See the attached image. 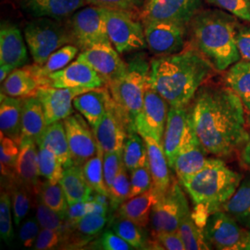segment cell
Masks as SVG:
<instances>
[{
	"mask_svg": "<svg viewBox=\"0 0 250 250\" xmlns=\"http://www.w3.org/2000/svg\"><path fill=\"white\" fill-rule=\"evenodd\" d=\"M129 170L125 165L118 173L112 185L108 188V195L112 201V211H115L125 201L130 198L131 180L128 175Z\"/></svg>",
	"mask_w": 250,
	"mask_h": 250,
	"instance_id": "ee69618b",
	"label": "cell"
},
{
	"mask_svg": "<svg viewBox=\"0 0 250 250\" xmlns=\"http://www.w3.org/2000/svg\"><path fill=\"white\" fill-rule=\"evenodd\" d=\"M178 232L187 250H208L211 249L206 238L203 228L196 224L191 214L188 215L180 224Z\"/></svg>",
	"mask_w": 250,
	"mask_h": 250,
	"instance_id": "ab89813d",
	"label": "cell"
},
{
	"mask_svg": "<svg viewBox=\"0 0 250 250\" xmlns=\"http://www.w3.org/2000/svg\"><path fill=\"white\" fill-rule=\"evenodd\" d=\"M23 99L12 98L1 93L0 96V130L1 134L21 142V111Z\"/></svg>",
	"mask_w": 250,
	"mask_h": 250,
	"instance_id": "f1b7e54d",
	"label": "cell"
},
{
	"mask_svg": "<svg viewBox=\"0 0 250 250\" xmlns=\"http://www.w3.org/2000/svg\"><path fill=\"white\" fill-rule=\"evenodd\" d=\"M169 109V103L146 83L142 111L134 123L136 131L140 134L150 135L158 142L163 144Z\"/></svg>",
	"mask_w": 250,
	"mask_h": 250,
	"instance_id": "9a60e30c",
	"label": "cell"
},
{
	"mask_svg": "<svg viewBox=\"0 0 250 250\" xmlns=\"http://www.w3.org/2000/svg\"><path fill=\"white\" fill-rule=\"evenodd\" d=\"M60 185L62 188L69 205L81 201H88L90 196L94 192L85 181L82 166L77 165L64 169Z\"/></svg>",
	"mask_w": 250,
	"mask_h": 250,
	"instance_id": "d6a6232c",
	"label": "cell"
},
{
	"mask_svg": "<svg viewBox=\"0 0 250 250\" xmlns=\"http://www.w3.org/2000/svg\"><path fill=\"white\" fill-rule=\"evenodd\" d=\"M6 188L9 189L11 196L14 223L19 226L29 213L32 208L33 198L35 197L28 189L16 184L12 180H8V186H6Z\"/></svg>",
	"mask_w": 250,
	"mask_h": 250,
	"instance_id": "f35d334b",
	"label": "cell"
},
{
	"mask_svg": "<svg viewBox=\"0 0 250 250\" xmlns=\"http://www.w3.org/2000/svg\"><path fill=\"white\" fill-rule=\"evenodd\" d=\"M161 196L155 188H152L145 193L127 199L118 208L116 214L145 228L150 223L152 208Z\"/></svg>",
	"mask_w": 250,
	"mask_h": 250,
	"instance_id": "4316f807",
	"label": "cell"
},
{
	"mask_svg": "<svg viewBox=\"0 0 250 250\" xmlns=\"http://www.w3.org/2000/svg\"><path fill=\"white\" fill-rule=\"evenodd\" d=\"M24 37L34 62L45 64L51 54L63 45L72 44V33L68 22L50 18H36L24 28Z\"/></svg>",
	"mask_w": 250,
	"mask_h": 250,
	"instance_id": "8992f818",
	"label": "cell"
},
{
	"mask_svg": "<svg viewBox=\"0 0 250 250\" xmlns=\"http://www.w3.org/2000/svg\"><path fill=\"white\" fill-rule=\"evenodd\" d=\"M103 158L104 151L99 145L97 154L84 162L82 165V169L87 185L93 191L108 194V189L104 179Z\"/></svg>",
	"mask_w": 250,
	"mask_h": 250,
	"instance_id": "74e56055",
	"label": "cell"
},
{
	"mask_svg": "<svg viewBox=\"0 0 250 250\" xmlns=\"http://www.w3.org/2000/svg\"><path fill=\"white\" fill-rule=\"evenodd\" d=\"M88 201H96L105 206L109 211H112V201L108 194L105 193H99V192H93V194L90 196Z\"/></svg>",
	"mask_w": 250,
	"mask_h": 250,
	"instance_id": "680465c9",
	"label": "cell"
},
{
	"mask_svg": "<svg viewBox=\"0 0 250 250\" xmlns=\"http://www.w3.org/2000/svg\"><path fill=\"white\" fill-rule=\"evenodd\" d=\"M73 45L82 51L99 45H112L107 35L105 9L85 6L67 19Z\"/></svg>",
	"mask_w": 250,
	"mask_h": 250,
	"instance_id": "ba28073f",
	"label": "cell"
},
{
	"mask_svg": "<svg viewBox=\"0 0 250 250\" xmlns=\"http://www.w3.org/2000/svg\"><path fill=\"white\" fill-rule=\"evenodd\" d=\"M93 249L103 250H134L125 239L119 236L113 231L103 232L94 245Z\"/></svg>",
	"mask_w": 250,
	"mask_h": 250,
	"instance_id": "f5cc1de1",
	"label": "cell"
},
{
	"mask_svg": "<svg viewBox=\"0 0 250 250\" xmlns=\"http://www.w3.org/2000/svg\"><path fill=\"white\" fill-rule=\"evenodd\" d=\"M124 165V150L104 153L103 169L104 179L107 189L110 188L114 179L116 178L118 173Z\"/></svg>",
	"mask_w": 250,
	"mask_h": 250,
	"instance_id": "f907efd6",
	"label": "cell"
},
{
	"mask_svg": "<svg viewBox=\"0 0 250 250\" xmlns=\"http://www.w3.org/2000/svg\"><path fill=\"white\" fill-rule=\"evenodd\" d=\"M241 161L244 166L250 170V132L249 140L242 147Z\"/></svg>",
	"mask_w": 250,
	"mask_h": 250,
	"instance_id": "91938a15",
	"label": "cell"
},
{
	"mask_svg": "<svg viewBox=\"0 0 250 250\" xmlns=\"http://www.w3.org/2000/svg\"><path fill=\"white\" fill-rule=\"evenodd\" d=\"M11 196L7 188H2L0 197V235L1 239L10 245L14 238L11 220Z\"/></svg>",
	"mask_w": 250,
	"mask_h": 250,
	"instance_id": "f6af8a7d",
	"label": "cell"
},
{
	"mask_svg": "<svg viewBox=\"0 0 250 250\" xmlns=\"http://www.w3.org/2000/svg\"><path fill=\"white\" fill-rule=\"evenodd\" d=\"M40 82L35 74L24 66L17 68L1 83V93L12 97L25 99L36 96V91L40 86Z\"/></svg>",
	"mask_w": 250,
	"mask_h": 250,
	"instance_id": "f546056e",
	"label": "cell"
},
{
	"mask_svg": "<svg viewBox=\"0 0 250 250\" xmlns=\"http://www.w3.org/2000/svg\"><path fill=\"white\" fill-rule=\"evenodd\" d=\"M39 170L42 177L51 184H59L64 172L62 161L54 152L43 146H38Z\"/></svg>",
	"mask_w": 250,
	"mask_h": 250,
	"instance_id": "b9f144b4",
	"label": "cell"
},
{
	"mask_svg": "<svg viewBox=\"0 0 250 250\" xmlns=\"http://www.w3.org/2000/svg\"><path fill=\"white\" fill-rule=\"evenodd\" d=\"M124 163L130 172L148 164L147 149L143 136L136 130L128 133L124 146Z\"/></svg>",
	"mask_w": 250,
	"mask_h": 250,
	"instance_id": "8d00e7d4",
	"label": "cell"
},
{
	"mask_svg": "<svg viewBox=\"0 0 250 250\" xmlns=\"http://www.w3.org/2000/svg\"><path fill=\"white\" fill-rule=\"evenodd\" d=\"M191 212L181 185L177 181H172L170 188L152 208L149 223L151 232H176L180 224Z\"/></svg>",
	"mask_w": 250,
	"mask_h": 250,
	"instance_id": "9c48e42d",
	"label": "cell"
},
{
	"mask_svg": "<svg viewBox=\"0 0 250 250\" xmlns=\"http://www.w3.org/2000/svg\"><path fill=\"white\" fill-rule=\"evenodd\" d=\"M47 127L41 101L36 96L23 99L21 111V138H31L36 144Z\"/></svg>",
	"mask_w": 250,
	"mask_h": 250,
	"instance_id": "83f0119b",
	"label": "cell"
},
{
	"mask_svg": "<svg viewBox=\"0 0 250 250\" xmlns=\"http://www.w3.org/2000/svg\"><path fill=\"white\" fill-rule=\"evenodd\" d=\"M41 85L57 88H101L106 82L87 63L76 60L60 71L48 74L41 81Z\"/></svg>",
	"mask_w": 250,
	"mask_h": 250,
	"instance_id": "e0dca14e",
	"label": "cell"
},
{
	"mask_svg": "<svg viewBox=\"0 0 250 250\" xmlns=\"http://www.w3.org/2000/svg\"><path fill=\"white\" fill-rule=\"evenodd\" d=\"M28 62L26 45L21 30L9 21H2L0 27V64L15 69Z\"/></svg>",
	"mask_w": 250,
	"mask_h": 250,
	"instance_id": "7402d4cb",
	"label": "cell"
},
{
	"mask_svg": "<svg viewBox=\"0 0 250 250\" xmlns=\"http://www.w3.org/2000/svg\"><path fill=\"white\" fill-rule=\"evenodd\" d=\"M79 52V47L72 44L63 45L62 47L56 50L54 53L49 56L47 61L43 65H29L28 68L37 77L40 82L52 72L60 71L72 62ZM41 86V85H40Z\"/></svg>",
	"mask_w": 250,
	"mask_h": 250,
	"instance_id": "e575fe53",
	"label": "cell"
},
{
	"mask_svg": "<svg viewBox=\"0 0 250 250\" xmlns=\"http://www.w3.org/2000/svg\"><path fill=\"white\" fill-rule=\"evenodd\" d=\"M87 214H90L89 201H81L69 205L66 213V220L68 223H73Z\"/></svg>",
	"mask_w": 250,
	"mask_h": 250,
	"instance_id": "6f0895ef",
	"label": "cell"
},
{
	"mask_svg": "<svg viewBox=\"0 0 250 250\" xmlns=\"http://www.w3.org/2000/svg\"><path fill=\"white\" fill-rule=\"evenodd\" d=\"M133 129L136 130L111 98L104 116L93 128V132L97 142L106 153L124 150L128 133Z\"/></svg>",
	"mask_w": 250,
	"mask_h": 250,
	"instance_id": "8fae6325",
	"label": "cell"
},
{
	"mask_svg": "<svg viewBox=\"0 0 250 250\" xmlns=\"http://www.w3.org/2000/svg\"><path fill=\"white\" fill-rule=\"evenodd\" d=\"M241 21L250 22V0H204Z\"/></svg>",
	"mask_w": 250,
	"mask_h": 250,
	"instance_id": "c3c4849f",
	"label": "cell"
},
{
	"mask_svg": "<svg viewBox=\"0 0 250 250\" xmlns=\"http://www.w3.org/2000/svg\"><path fill=\"white\" fill-rule=\"evenodd\" d=\"M225 85L241 99L245 110L250 114V61L241 59L226 70Z\"/></svg>",
	"mask_w": 250,
	"mask_h": 250,
	"instance_id": "1f68e13d",
	"label": "cell"
},
{
	"mask_svg": "<svg viewBox=\"0 0 250 250\" xmlns=\"http://www.w3.org/2000/svg\"><path fill=\"white\" fill-rule=\"evenodd\" d=\"M110 99L111 96L107 86L94 88L73 99V107L87 121L90 126L94 128L104 116Z\"/></svg>",
	"mask_w": 250,
	"mask_h": 250,
	"instance_id": "484cf974",
	"label": "cell"
},
{
	"mask_svg": "<svg viewBox=\"0 0 250 250\" xmlns=\"http://www.w3.org/2000/svg\"><path fill=\"white\" fill-rule=\"evenodd\" d=\"M90 5L107 9L125 10L140 14L146 0H87Z\"/></svg>",
	"mask_w": 250,
	"mask_h": 250,
	"instance_id": "816d5d0a",
	"label": "cell"
},
{
	"mask_svg": "<svg viewBox=\"0 0 250 250\" xmlns=\"http://www.w3.org/2000/svg\"><path fill=\"white\" fill-rule=\"evenodd\" d=\"M77 60L87 63L103 78L107 85L124 76L128 69V64L122 60L112 45H96L83 50Z\"/></svg>",
	"mask_w": 250,
	"mask_h": 250,
	"instance_id": "ac0fdd59",
	"label": "cell"
},
{
	"mask_svg": "<svg viewBox=\"0 0 250 250\" xmlns=\"http://www.w3.org/2000/svg\"><path fill=\"white\" fill-rule=\"evenodd\" d=\"M207 153L208 152L200 143L197 136L185 144L179 151L173 166V170H175L179 180L197 173L214 161V159H208Z\"/></svg>",
	"mask_w": 250,
	"mask_h": 250,
	"instance_id": "d4e9b609",
	"label": "cell"
},
{
	"mask_svg": "<svg viewBox=\"0 0 250 250\" xmlns=\"http://www.w3.org/2000/svg\"><path fill=\"white\" fill-rule=\"evenodd\" d=\"M202 0H146L139 16L143 23L170 21L189 26Z\"/></svg>",
	"mask_w": 250,
	"mask_h": 250,
	"instance_id": "5bb4252c",
	"label": "cell"
},
{
	"mask_svg": "<svg viewBox=\"0 0 250 250\" xmlns=\"http://www.w3.org/2000/svg\"><path fill=\"white\" fill-rule=\"evenodd\" d=\"M110 228L125 239L134 250H148V238L143 232V227L120 215H114Z\"/></svg>",
	"mask_w": 250,
	"mask_h": 250,
	"instance_id": "d590c367",
	"label": "cell"
},
{
	"mask_svg": "<svg viewBox=\"0 0 250 250\" xmlns=\"http://www.w3.org/2000/svg\"><path fill=\"white\" fill-rule=\"evenodd\" d=\"M211 248L220 250H250V229L221 209L209 215L203 228Z\"/></svg>",
	"mask_w": 250,
	"mask_h": 250,
	"instance_id": "30bf717a",
	"label": "cell"
},
{
	"mask_svg": "<svg viewBox=\"0 0 250 250\" xmlns=\"http://www.w3.org/2000/svg\"><path fill=\"white\" fill-rule=\"evenodd\" d=\"M190 108L197 138L208 153L229 157L249 140L244 105L226 85L204 83Z\"/></svg>",
	"mask_w": 250,
	"mask_h": 250,
	"instance_id": "6da1fadb",
	"label": "cell"
},
{
	"mask_svg": "<svg viewBox=\"0 0 250 250\" xmlns=\"http://www.w3.org/2000/svg\"><path fill=\"white\" fill-rule=\"evenodd\" d=\"M40 224L36 218H29L20 226L19 239L25 248H33L40 232Z\"/></svg>",
	"mask_w": 250,
	"mask_h": 250,
	"instance_id": "db71d44e",
	"label": "cell"
},
{
	"mask_svg": "<svg viewBox=\"0 0 250 250\" xmlns=\"http://www.w3.org/2000/svg\"><path fill=\"white\" fill-rule=\"evenodd\" d=\"M62 232L51 229H42L33 249L36 250H55L62 245Z\"/></svg>",
	"mask_w": 250,
	"mask_h": 250,
	"instance_id": "11a10c76",
	"label": "cell"
},
{
	"mask_svg": "<svg viewBox=\"0 0 250 250\" xmlns=\"http://www.w3.org/2000/svg\"><path fill=\"white\" fill-rule=\"evenodd\" d=\"M106 215H85L80 220L68 223L62 232V247L72 249L85 246L96 235H98L106 226L107 222Z\"/></svg>",
	"mask_w": 250,
	"mask_h": 250,
	"instance_id": "603a6c76",
	"label": "cell"
},
{
	"mask_svg": "<svg viewBox=\"0 0 250 250\" xmlns=\"http://www.w3.org/2000/svg\"><path fill=\"white\" fill-rule=\"evenodd\" d=\"M141 135L146 145L148 166L153 179V188L162 195L168 190L172 183L170 165L164 151L163 144L158 142L150 135Z\"/></svg>",
	"mask_w": 250,
	"mask_h": 250,
	"instance_id": "cb8c5ba5",
	"label": "cell"
},
{
	"mask_svg": "<svg viewBox=\"0 0 250 250\" xmlns=\"http://www.w3.org/2000/svg\"><path fill=\"white\" fill-rule=\"evenodd\" d=\"M127 64L128 69L125 75L107 86L117 106L134 126L136 118L142 111L150 62L137 57Z\"/></svg>",
	"mask_w": 250,
	"mask_h": 250,
	"instance_id": "5b68a950",
	"label": "cell"
},
{
	"mask_svg": "<svg viewBox=\"0 0 250 250\" xmlns=\"http://www.w3.org/2000/svg\"><path fill=\"white\" fill-rule=\"evenodd\" d=\"M144 26L146 45L154 55H171L186 48L189 26L170 21H150Z\"/></svg>",
	"mask_w": 250,
	"mask_h": 250,
	"instance_id": "4fadbf2b",
	"label": "cell"
},
{
	"mask_svg": "<svg viewBox=\"0 0 250 250\" xmlns=\"http://www.w3.org/2000/svg\"><path fill=\"white\" fill-rule=\"evenodd\" d=\"M20 155V144L1 134L0 168L2 177L10 180L14 177L15 168Z\"/></svg>",
	"mask_w": 250,
	"mask_h": 250,
	"instance_id": "7bdbcfd3",
	"label": "cell"
},
{
	"mask_svg": "<svg viewBox=\"0 0 250 250\" xmlns=\"http://www.w3.org/2000/svg\"><path fill=\"white\" fill-rule=\"evenodd\" d=\"M19 9L34 18L64 21L87 6V0H14Z\"/></svg>",
	"mask_w": 250,
	"mask_h": 250,
	"instance_id": "44dd1931",
	"label": "cell"
},
{
	"mask_svg": "<svg viewBox=\"0 0 250 250\" xmlns=\"http://www.w3.org/2000/svg\"><path fill=\"white\" fill-rule=\"evenodd\" d=\"M73 164L82 166L93 158L99 148L91 126L82 114L74 113L63 120Z\"/></svg>",
	"mask_w": 250,
	"mask_h": 250,
	"instance_id": "2e32d148",
	"label": "cell"
},
{
	"mask_svg": "<svg viewBox=\"0 0 250 250\" xmlns=\"http://www.w3.org/2000/svg\"></svg>",
	"mask_w": 250,
	"mask_h": 250,
	"instance_id": "6125c7cd",
	"label": "cell"
},
{
	"mask_svg": "<svg viewBox=\"0 0 250 250\" xmlns=\"http://www.w3.org/2000/svg\"><path fill=\"white\" fill-rule=\"evenodd\" d=\"M105 20L109 40L119 53L133 52L147 46L139 14L105 9Z\"/></svg>",
	"mask_w": 250,
	"mask_h": 250,
	"instance_id": "52a82bcc",
	"label": "cell"
},
{
	"mask_svg": "<svg viewBox=\"0 0 250 250\" xmlns=\"http://www.w3.org/2000/svg\"><path fill=\"white\" fill-rule=\"evenodd\" d=\"M237 18L220 9H200L189 23L192 46L224 72L242 59L236 43Z\"/></svg>",
	"mask_w": 250,
	"mask_h": 250,
	"instance_id": "3957f363",
	"label": "cell"
},
{
	"mask_svg": "<svg viewBox=\"0 0 250 250\" xmlns=\"http://www.w3.org/2000/svg\"><path fill=\"white\" fill-rule=\"evenodd\" d=\"M236 43L242 59L250 61V24L238 26Z\"/></svg>",
	"mask_w": 250,
	"mask_h": 250,
	"instance_id": "9f6ffc18",
	"label": "cell"
},
{
	"mask_svg": "<svg viewBox=\"0 0 250 250\" xmlns=\"http://www.w3.org/2000/svg\"><path fill=\"white\" fill-rule=\"evenodd\" d=\"M223 210L243 227L250 229V175L242 179L234 194L224 204Z\"/></svg>",
	"mask_w": 250,
	"mask_h": 250,
	"instance_id": "836d02e7",
	"label": "cell"
},
{
	"mask_svg": "<svg viewBox=\"0 0 250 250\" xmlns=\"http://www.w3.org/2000/svg\"><path fill=\"white\" fill-rule=\"evenodd\" d=\"M214 67L194 46L178 53L157 56L150 62L147 84L170 107H187L197 90L214 72Z\"/></svg>",
	"mask_w": 250,
	"mask_h": 250,
	"instance_id": "7a4b0ae2",
	"label": "cell"
},
{
	"mask_svg": "<svg viewBox=\"0 0 250 250\" xmlns=\"http://www.w3.org/2000/svg\"><path fill=\"white\" fill-rule=\"evenodd\" d=\"M130 198L148 191L153 188V179L148 164L131 171Z\"/></svg>",
	"mask_w": 250,
	"mask_h": 250,
	"instance_id": "681fc988",
	"label": "cell"
},
{
	"mask_svg": "<svg viewBox=\"0 0 250 250\" xmlns=\"http://www.w3.org/2000/svg\"><path fill=\"white\" fill-rule=\"evenodd\" d=\"M38 161V146L31 138H21L20 142V155L15 168L14 177L10 180L28 189L37 198L41 186Z\"/></svg>",
	"mask_w": 250,
	"mask_h": 250,
	"instance_id": "ffe728a7",
	"label": "cell"
},
{
	"mask_svg": "<svg viewBox=\"0 0 250 250\" xmlns=\"http://www.w3.org/2000/svg\"><path fill=\"white\" fill-rule=\"evenodd\" d=\"M88 88H57L41 85L36 96L42 103L47 125L65 120L73 113V99Z\"/></svg>",
	"mask_w": 250,
	"mask_h": 250,
	"instance_id": "d6986e66",
	"label": "cell"
},
{
	"mask_svg": "<svg viewBox=\"0 0 250 250\" xmlns=\"http://www.w3.org/2000/svg\"><path fill=\"white\" fill-rule=\"evenodd\" d=\"M37 146L48 148L54 152L60 161H62L64 169L74 165L65 127L62 121L47 125Z\"/></svg>",
	"mask_w": 250,
	"mask_h": 250,
	"instance_id": "4dcf8cb0",
	"label": "cell"
},
{
	"mask_svg": "<svg viewBox=\"0 0 250 250\" xmlns=\"http://www.w3.org/2000/svg\"><path fill=\"white\" fill-rule=\"evenodd\" d=\"M196 136L190 104L187 107H170L163 135V147L171 170L183 146Z\"/></svg>",
	"mask_w": 250,
	"mask_h": 250,
	"instance_id": "7c38bea8",
	"label": "cell"
},
{
	"mask_svg": "<svg viewBox=\"0 0 250 250\" xmlns=\"http://www.w3.org/2000/svg\"><path fill=\"white\" fill-rule=\"evenodd\" d=\"M148 250H185L184 241L176 232H151L148 238Z\"/></svg>",
	"mask_w": 250,
	"mask_h": 250,
	"instance_id": "7dc6e473",
	"label": "cell"
},
{
	"mask_svg": "<svg viewBox=\"0 0 250 250\" xmlns=\"http://www.w3.org/2000/svg\"><path fill=\"white\" fill-rule=\"evenodd\" d=\"M37 199L41 200L45 205L66 219L69 204L60 183L51 184L47 180L42 182L38 191Z\"/></svg>",
	"mask_w": 250,
	"mask_h": 250,
	"instance_id": "60d3db41",
	"label": "cell"
},
{
	"mask_svg": "<svg viewBox=\"0 0 250 250\" xmlns=\"http://www.w3.org/2000/svg\"><path fill=\"white\" fill-rule=\"evenodd\" d=\"M36 219L42 229H51L64 232L67 226V220L50 208L36 198Z\"/></svg>",
	"mask_w": 250,
	"mask_h": 250,
	"instance_id": "bcb514c9",
	"label": "cell"
},
{
	"mask_svg": "<svg viewBox=\"0 0 250 250\" xmlns=\"http://www.w3.org/2000/svg\"><path fill=\"white\" fill-rule=\"evenodd\" d=\"M13 70H15V68L10 65H8V64L1 65V67H0V83H1L7 79V77L12 72Z\"/></svg>",
	"mask_w": 250,
	"mask_h": 250,
	"instance_id": "94428289",
	"label": "cell"
},
{
	"mask_svg": "<svg viewBox=\"0 0 250 250\" xmlns=\"http://www.w3.org/2000/svg\"><path fill=\"white\" fill-rule=\"evenodd\" d=\"M242 179L240 173L228 168L222 160L214 159L197 173L179 180L193 201L191 215L199 227L204 228L208 216L223 209Z\"/></svg>",
	"mask_w": 250,
	"mask_h": 250,
	"instance_id": "277c9868",
	"label": "cell"
}]
</instances>
